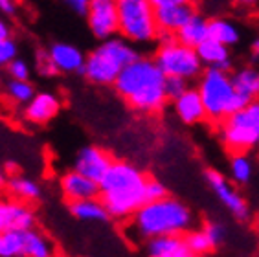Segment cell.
Instances as JSON below:
<instances>
[{"label": "cell", "mask_w": 259, "mask_h": 257, "mask_svg": "<svg viewBox=\"0 0 259 257\" xmlns=\"http://www.w3.org/2000/svg\"><path fill=\"white\" fill-rule=\"evenodd\" d=\"M165 77L155 57H142L129 63L114 83L116 94L140 114H156L167 105Z\"/></svg>", "instance_id": "1"}, {"label": "cell", "mask_w": 259, "mask_h": 257, "mask_svg": "<svg viewBox=\"0 0 259 257\" xmlns=\"http://www.w3.org/2000/svg\"><path fill=\"white\" fill-rule=\"evenodd\" d=\"M123 235L133 244H144L153 237L186 233L193 226V211L182 200L164 197L158 200H147L135 215L127 219Z\"/></svg>", "instance_id": "2"}, {"label": "cell", "mask_w": 259, "mask_h": 257, "mask_svg": "<svg viewBox=\"0 0 259 257\" xmlns=\"http://www.w3.org/2000/svg\"><path fill=\"white\" fill-rule=\"evenodd\" d=\"M149 177L135 163L114 160L100 180V198L109 209L110 219L127 221L147 202L145 184Z\"/></svg>", "instance_id": "3"}, {"label": "cell", "mask_w": 259, "mask_h": 257, "mask_svg": "<svg viewBox=\"0 0 259 257\" xmlns=\"http://www.w3.org/2000/svg\"><path fill=\"white\" fill-rule=\"evenodd\" d=\"M138 57L140 54L135 48V42L121 35H114L110 39L100 40V46H96L87 55L83 75L96 87H114L121 70Z\"/></svg>", "instance_id": "4"}, {"label": "cell", "mask_w": 259, "mask_h": 257, "mask_svg": "<svg viewBox=\"0 0 259 257\" xmlns=\"http://www.w3.org/2000/svg\"><path fill=\"white\" fill-rule=\"evenodd\" d=\"M197 89L204 101L208 119L213 123L223 121L228 114L248 103L237 94L232 81V72L226 70L206 68L197 81Z\"/></svg>", "instance_id": "5"}, {"label": "cell", "mask_w": 259, "mask_h": 257, "mask_svg": "<svg viewBox=\"0 0 259 257\" xmlns=\"http://www.w3.org/2000/svg\"><path fill=\"white\" fill-rule=\"evenodd\" d=\"M219 140L230 153H248L259 144V99L219 121Z\"/></svg>", "instance_id": "6"}, {"label": "cell", "mask_w": 259, "mask_h": 257, "mask_svg": "<svg viewBox=\"0 0 259 257\" xmlns=\"http://www.w3.org/2000/svg\"><path fill=\"white\" fill-rule=\"evenodd\" d=\"M120 35L135 45L156 42L158 20L151 0H118Z\"/></svg>", "instance_id": "7"}, {"label": "cell", "mask_w": 259, "mask_h": 257, "mask_svg": "<svg viewBox=\"0 0 259 257\" xmlns=\"http://www.w3.org/2000/svg\"><path fill=\"white\" fill-rule=\"evenodd\" d=\"M155 61L165 75H177L188 81L199 79L200 74L204 72V64L197 54V48H191L179 39L158 45Z\"/></svg>", "instance_id": "8"}, {"label": "cell", "mask_w": 259, "mask_h": 257, "mask_svg": "<svg viewBox=\"0 0 259 257\" xmlns=\"http://www.w3.org/2000/svg\"><path fill=\"white\" fill-rule=\"evenodd\" d=\"M85 17L90 33L98 40L110 39L120 33L118 0H90Z\"/></svg>", "instance_id": "9"}, {"label": "cell", "mask_w": 259, "mask_h": 257, "mask_svg": "<svg viewBox=\"0 0 259 257\" xmlns=\"http://www.w3.org/2000/svg\"><path fill=\"white\" fill-rule=\"evenodd\" d=\"M204 178L215 197L219 198V202L228 209V213L237 221H246L250 217V206L246 198L241 195L235 186L230 182L225 175L217 171V169H206Z\"/></svg>", "instance_id": "10"}, {"label": "cell", "mask_w": 259, "mask_h": 257, "mask_svg": "<svg viewBox=\"0 0 259 257\" xmlns=\"http://www.w3.org/2000/svg\"><path fill=\"white\" fill-rule=\"evenodd\" d=\"M112 162H114V158L110 156L109 151L96 147V145H85L75 154L74 169H77L79 173L92 178L96 182H100L101 178L105 177V173L109 171L110 165H112Z\"/></svg>", "instance_id": "11"}, {"label": "cell", "mask_w": 259, "mask_h": 257, "mask_svg": "<svg viewBox=\"0 0 259 257\" xmlns=\"http://www.w3.org/2000/svg\"><path fill=\"white\" fill-rule=\"evenodd\" d=\"M37 224L31 208L17 198H0V232L4 230H30Z\"/></svg>", "instance_id": "12"}, {"label": "cell", "mask_w": 259, "mask_h": 257, "mask_svg": "<svg viewBox=\"0 0 259 257\" xmlns=\"http://www.w3.org/2000/svg\"><path fill=\"white\" fill-rule=\"evenodd\" d=\"M59 188L66 202L75 200H85V198H98L100 197V182L85 177L77 169H70L61 175Z\"/></svg>", "instance_id": "13"}, {"label": "cell", "mask_w": 259, "mask_h": 257, "mask_svg": "<svg viewBox=\"0 0 259 257\" xmlns=\"http://www.w3.org/2000/svg\"><path fill=\"white\" fill-rule=\"evenodd\" d=\"M61 112V99L54 92H35L24 105V119L33 125H46Z\"/></svg>", "instance_id": "14"}, {"label": "cell", "mask_w": 259, "mask_h": 257, "mask_svg": "<svg viewBox=\"0 0 259 257\" xmlns=\"http://www.w3.org/2000/svg\"><path fill=\"white\" fill-rule=\"evenodd\" d=\"M52 61L57 66L61 74H81L83 75V68H85L87 55L81 52V48H77L72 42H65V40H57L52 42L48 48Z\"/></svg>", "instance_id": "15"}, {"label": "cell", "mask_w": 259, "mask_h": 257, "mask_svg": "<svg viewBox=\"0 0 259 257\" xmlns=\"http://www.w3.org/2000/svg\"><path fill=\"white\" fill-rule=\"evenodd\" d=\"M173 110L177 114V118L184 125H197L208 119L204 101L200 98V92L197 87H190L184 94L175 99Z\"/></svg>", "instance_id": "16"}, {"label": "cell", "mask_w": 259, "mask_h": 257, "mask_svg": "<svg viewBox=\"0 0 259 257\" xmlns=\"http://www.w3.org/2000/svg\"><path fill=\"white\" fill-rule=\"evenodd\" d=\"M145 253L151 257H193L184 233L160 235L144 242Z\"/></svg>", "instance_id": "17"}, {"label": "cell", "mask_w": 259, "mask_h": 257, "mask_svg": "<svg viewBox=\"0 0 259 257\" xmlns=\"http://www.w3.org/2000/svg\"><path fill=\"white\" fill-rule=\"evenodd\" d=\"M197 54L200 61L204 64V68H215V70H232V54H230V46L223 45L219 40L206 39L197 46Z\"/></svg>", "instance_id": "18"}, {"label": "cell", "mask_w": 259, "mask_h": 257, "mask_svg": "<svg viewBox=\"0 0 259 257\" xmlns=\"http://www.w3.org/2000/svg\"><path fill=\"white\" fill-rule=\"evenodd\" d=\"M195 13L193 4H169L156 8V20L158 28L165 31H177L190 20V17Z\"/></svg>", "instance_id": "19"}, {"label": "cell", "mask_w": 259, "mask_h": 257, "mask_svg": "<svg viewBox=\"0 0 259 257\" xmlns=\"http://www.w3.org/2000/svg\"><path fill=\"white\" fill-rule=\"evenodd\" d=\"M68 211L72 213V217L81 223H107L110 219L109 209L105 208L100 197L68 202Z\"/></svg>", "instance_id": "20"}, {"label": "cell", "mask_w": 259, "mask_h": 257, "mask_svg": "<svg viewBox=\"0 0 259 257\" xmlns=\"http://www.w3.org/2000/svg\"><path fill=\"white\" fill-rule=\"evenodd\" d=\"M232 81L237 90V94L244 101L259 99V68L257 66H241L232 72Z\"/></svg>", "instance_id": "21"}, {"label": "cell", "mask_w": 259, "mask_h": 257, "mask_svg": "<svg viewBox=\"0 0 259 257\" xmlns=\"http://www.w3.org/2000/svg\"><path fill=\"white\" fill-rule=\"evenodd\" d=\"M209 37L208 33V19L202 17L200 13L195 11L193 15L190 17V20L186 22L179 31H177V39L184 45L191 46V48H197L200 42H204Z\"/></svg>", "instance_id": "22"}, {"label": "cell", "mask_w": 259, "mask_h": 257, "mask_svg": "<svg viewBox=\"0 0 259 257\" xmlns=\"http://www.w3.org/2000/svg\"><path fill=\"white\" fill-rule=\"evenodd\" d=\"M208 33L209 39L219 40L226 46H235L241 40V30L234 20L225 19V17H213L208 20Z\"/></svg>", "instance_id": "23"}, {"label": "cell", "mask_w": 259, "mask_h": 257, "mask_svg": "<svg viewBox=\"0 0 259 257\" xmlns=\"http://www.w3.org/2000/svg\"><path fill=\"white\" fill-rule=\"evenodd\" d=\"M55 244L46 233L30 228L24 230V257H52Z\"/></svg>", "instance_id": "24"}, {"label": "cell", "mask_w": 259, "mask_h": 257, "mask_svg": "<svg viewBox=\"0 0 259 257\" xmlns=\"http://www.w3.org/2000/svg\"><path fill=\"white\" fill-rule=\"evenodd\" d=\"M8 193L11 197L20 200V202H35L40 198V186L35 180L28 177H10L8 178V186H6Z\"/></svg>", "instance_id": "25"}, {"label": "cell", "mask_w": 259, "mask_h": 257, "mask_svg": "<svg viewBox=\"0 0 259 257\" xmlns=\"http://www.w3.org/2000/svg\"><path fill=\"white\" fill-rule=\"evenodd\" d=\"M0 257H24V230L0 232Z\"/></svg>", "instance_id": "26"}, {"label": "cell", "mask_w": 259, "mask_h": 257, "mask_svg": "<svg viewBox=\"0 0 259 257\" xmlns=\"http://www.w3.org/2000/svg\"><path fill=\"white\" fill-rule=\"evenodd\" d=\"M254 173L252 160L246 156V153H232L230 158V177L235 184H248Z\"/></svg>", "instance_id": "27"}, {"label": "cell", "mask_w": 259, "mask_h": 257, "mask_svg": "<svg viewBox=\"0 0 259 257\" xmlns=\"http://www.w3.org/2000/svg\"><path fill=\"white\" fill-rule=\"evenodd\" d=\"M184 235H186V242H188V246H190L193 255H206V253L215 250L213 242L209 241L208 233L204 232V228L190 230V232H186Z\"/></svg>", "instance_id": "28"}, {"label": "cell", "mask_w": 259, "mask_h": 257, "mask_svg": "<svg viewBox=\"0 0 259 257\" xmlns=\"http://www.w3.org/2000/svg\"><path fill=\"white\" fill-rule=\"evenodd\" d=\"M6 92L15 103L24 105L35 96V89L33 84L30 83V79H10V83L6 84Z\"/></svg>", "instance_id": "29"}, {"label": "cell", "mask_w": 259, "mask_h": 257, "mask_svg": "<svg viewBox=\"0 0 259 257\" xmlns=\"http://www.w3.org/2000/svg\"><path fill=\"white\" fill-rule=\"evenodd\" d=\"M35 68H37V74L40 77H55V75L61 74L57 66L54 64V61H52L48 50H37V54H35Z\"/></svg>", "instance_id": "30"}, {"label": "cell", "mask_w": 259, "mask_h": 257, "mask_svg": "<svg viewBox=\"0 0 259 257\" xmlns=\"http://www.w3.org/2000/svg\"><path fill=\"white\" fill-rule=\"evenodd\" d=\"M188 89H190V81L184 79V77H177V75H167L165 77V92H167L169 101H175Z\"/></svg>", "instance_id": "31"}, {"label": "cell", "mask_w": 259, "mask_h": 257, "mask_svg": "<svg viewBox=\"0 0 259 257\" xmlns=\"http://www.w3.org/2000/svg\"><path fill=\"white\" fill-rule=\"evenodd\" d=\"M17 42L13 37L0 40V66H8L13 59H17Z\"/></svg>", "instance_id": "32"}, {"label": "cell", "mask_w": 259, "mask_h": 257, "mask_svg": "<svg viewBox=\"0 0 259 257\" xmlns=\"http://www.w3.org/2000/svg\"><path fill=\"white\" fill-rule=\"evenodd\" d=\"M8 74H10L11 79H30V64L26 63V61L22 59H13L8 66Z\"/></svg>", "instance_id": "33"}, {"label": "cell", "mask_w": 259, "mask_h": 257, "mask_svg": "<svg viewBox=\"0 0 259 257\" xmlns=\"http://www.w3.org/2000/svg\"><path fill=\"white\" fill-rule=\"evenodd\" d=\"M167 195H169L167 188L160 180H156V178L147 180V184H145V197H147V200H158V198H164Z\"/></svg>", "instance_id": "34"}, {"label": "cell", "mask_w": 259, "mask_h": 257, "mask_svg": "<svg viewBox=\"0 0 259 257\" xmlns=\"http://www.w3.org/2000/svg\"><path fill=\"white\" fill-rule=\"evenodd\" d=\"M204 232L208 233L209 241L213 242V246H221L223 242H225V237H226V228L219 223H206L204 226Z\"/></svg>", "instance_id": "35"}, {"label": "cell", "mask_w": 259, "mask_h": 257, "mask_svg": "<svg viewBox=\"0 0 259 257\" xmlns=\"http://www.w3.org/2000/svg\"><path fill=\"white\" fill-rule=\"evenodd\" d=\"M61 2H63L68 10L74 11L75 15H81V17L87 15V10H89V4H90V0H61Z\"/></svg>", "instance_id": "36"}, {"label": "cell", "mask_w": 259, "mask_h": 257, "mask_svg": "<svg viewBox=\"0 0 259 257\" xmlns=\"http://www.w3.org/2000/svg\"><path fill=\"white\" fill-rule=\"evenodd\" d=\"M0 13L4 17H13L17 13V0H0Z\"/></svg>", "instance_id": "37"}, {"label": "cell", "mask_w": 259, "mask_h": 257, "mask_svg": "<svg viewBox=\"0 0 259 257\" xmlns=\"http://www.w3.org/2000/svg\"><path fill=\"white\" fill-rule=\"evenodd\" d=\"M10 37H11V26H10V22L0 17V40L10 39Z\"/></svg>", "instance_id": "38"}, {"label": "cell", "mask_w": 259, "mask_h": 257, "mask_svg": "<svg viewBox=\"0 0 259 257\" xmlns=\"http://www.w3.org/2000/svg\"><path fill=\"white\" fill-rule=\"evenodd\" d=\"M155 8H162V6L169 4H193V0H151Z\"/></svg>", "instance_id": "39"}, {"label": "cell", "mask_w": 259, "mask_h": 257, "mask_svg": "<svg viewBox=\"0 0 259 257\" xmlns=\"http://www.w3.org/2000/svg\"><path fill=\"white\" fill-rule=\"evenodd\" d=\"M234 2L241 8H255L259 4V0H234Z\"/></svg>", "instance_id": "40"}, {"label": "cell", "mask_w": 259, "mask_h": 257, "mask_svg": "<svg viewBox=\"0 0 259 257\" xmlns=\"http://www.w3.org/2000/svg\"><path fill=\"white\" fill-rule=\"evenodd\" d=\"M8 186V177H6L4 169H0V189H4Z\"/></svg>", "instance_id": "41"}, {"label": "cell", "mask_w": 259, "mask_h": 257, "mask_svg": "<svg viewBox=\"0 0 259 257\" xmlns=\"http://www.w3.org/2000/svg\"><path fill=\"white\" fill-rule=\"evenodd\" d=\"M252 54H254L255 57H259V37L252 42Z\"/></svg>", "instance_id": "42"}, {"label": "cell", "mask_w": 259, "mask_h": 257, "mask_svg": "<svg viewBox=\"0 0 259 257\" xmlns=\"http://www.w3.org/2000/svg\"><path fill=\"white\" fill-rule=\"evenodd\" d=\"M257 149H259V144H257Z\"/></svg>", "instance_id": "43"}, {"label": "cell", "mask_w": 259, "mask_h": 257, "mask_svg": "<svg viewBox=\"0 0 259 257\" xmlns=\"http://www.w3.org/2000/svg\"><path fill=\"white\" fill-rule=\"evenodd\" d=\"M0 169H2V165H0Z\"/></svg>", "instance_id": "44"}]
</instances>
